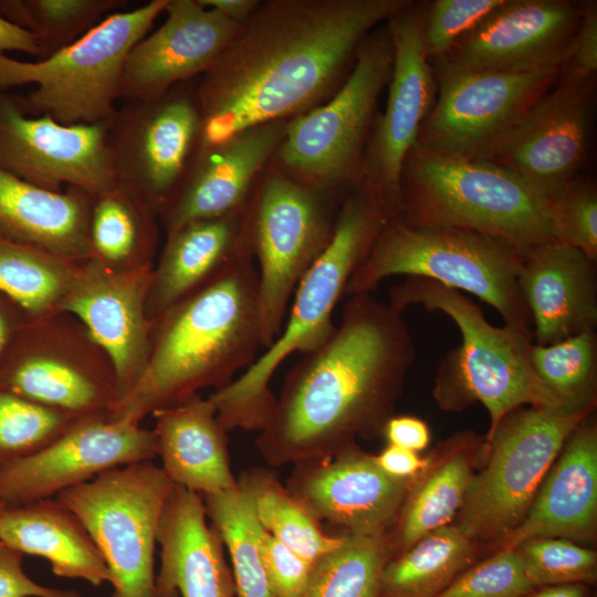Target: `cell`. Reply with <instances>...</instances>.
<instances>
[{
    "instance_id": "obj_46",
    "label": "cell",
    "mask_w": 597,
    "mask_h": 597,
    "mask_svg": "<svg viewBox=\"0 0 597 597\" xmlns=\"http://www.w3.org/2000/svg\"><path fill=\"white\" fill-rule=\"evenodd\" d=\"M261 554L273 597H298L313 563L301 557L263 530Z\"/></svg>"
},
{
    "instance_id": "obj_50",
    "label": "cell",
    "mask_w": 597,
    "mask_h": 597,
    "mask_svg": "<svg viewBox=\"0 0 597 597\" xmlns=\"http://www.w3.org/2000/svg\"><path fill=\"white\" fill-rule=\"evenodd\" d=\"M375 460L383 471L398 479H413L430 465V460L420 458L417 452L391 444L375 455Z\"/></svg>"
},
{
    "instance_id": "obj_5",
    "label": "cell",
    "mask_w": 597,
    "mask_h": 597,
    "mask_svg": "<svg viewBox=\"0 0 597 597\" xmlns=\"http://www.w3.org/2000/svg\"><path fill=\"white\" fill-rule=\"evenodd\" d=\"M388 296V304L400 313L413 304L443 313L461 334V344L443 357L436 377L434 397L441 408L459 410L481 402L490 415L488 436L523 405L565 410L532 368L534 339L528 327L494 326L465 294L428 279L406 277Z\"/></svg>"
},
{
    "instance_id": "obj_45",
    "label": "cell",
    "mask_w": 597,
    "mask_h": 597,
    "mask_svg": "<svg viewBox=\"0 0 597 597\" xmlns=\"http://www.w3.org/2000/svg\"><path fill=\"white\" fill-rule=\"evenodd\" d=\"M504 2L505 0L428 2L423 20V41L429 61L443 57L458 40Z\"/></svg>"
},
{
    "instance_id": "obj_32",
    "label": "cell",
    "mask_w": 597,
    "mask_h": 597,
    "mask_svg": "<svg viewBox=\"0 0 597 597\" xmlns=\"http://www.w3.org/2000/svg\"><path fill=\"white\" fill-rule=\"evenodd\" d=\"M157 214L139 197L116 184L93 197L91 258L114 270L154 266L159 239Z\"/></svg>"
},
{
    "instance_id": "obj_37",
    "label": "cell",
    "mask_w": 597,
    "mask_h": 597,
    "mask_svg": "<svg viewBox=\"0 0 597 597\" xmlns=\"http://www.w3.org/2000/svg\"><path fill=\"white\" fill-rule=\"evenodd\" d=\"M238 480L249 491L262 528L301 557L313 563L343 543V535L323 532L320 522L271 470L253 468Z\"/></svg>"
},
{
    "instance_id": "obj_1",
    "label": "cell",
    "mask_w": 597,
    "mask_h": 597,
    "mask_svg": "<svg viewBox=\"0 0 597 597\" xmlns=\"http://www.w3.org/2000/svg\"><path fill=\"white\" fill-rule=\"evenodd\" d=\"M411 0H266L197 82V149L327 102L364 39Z\"/></svg>"
},
{
    "instance_id": "obj_17",
    "label": "cell",
    "mask_w": 597,
    "mask_h": 597,
    "mask_svg": "<svg viewBox=\"0 0 597 597\" xmlns=\"http://www.w3.org/2000/svg\"><path fill=\"white\" fill-rule=\"evenodd\" d=\"M108 122L63 125L31 116L21 96L0 92V169L50 191L64 187L92 197L117 184L107 145Z\"/></svg>"
},
{
    "instance_id": "obj_33",
    "label": "cell",
    "mask_w": 597,
    "mask_h": 597,
    "mask_svg": "<svg viewBox=\"0 0 597 597\" xmlns=\"http://www.w3.org/2000/svg\"><path fill=\"white\" fill-rule=\"evenodd\" d=\"M471 540L457 526L434 530L387 561L380 597H436L472 564Z\"/></svg>"
},
{
    "instance_id": "obj_9",
    "label": "cell",
    "mask_w": 597,
    "mask_h": 597,
    "mask_svg": "<svg viewBox=\"0 0 597 597\" xmlns=\"http://www.w3.org/2000/svg\"><path fill=\"white\" fill-rule=\"evenodd\" d=\"M387 21L364 39L339 90L324 104L287 122L270 164L289 179L339 196L356 182L392 71Z\"/></svg>"
},
{
    "instance_id": "obj_22",
    "label": "cell",
    "mask_w": 597,
    "mask_h": 597,
    "mask_svg": "<svg viewBox=\"0 0 597 597\" xmlns=\"http://www.w3.org/2000/svg\"><path fill=\"white\" fill-rule=\"evenodd\" d=\"M153 269L114 270L93 258L78 262L59 310L77 318L109 358L118 401L138 381L149 357L153 322L146 301Z\"/></svg>"
},
{
    "instance_id": "obj_39",
    "label": "cell",
    "mask_w": 597,
    "mask_h": 597,
    "mask_svg": "<svg viewBox=\"0 0 597 597\" xmlns=\"http://www.w3.org/2000/svg\"><path fill=\"white\" fill-rule=\"evenodd\" d=\"M530 360L536 377L565 410H593L597 385L596 331L545 346L533 343Z\"/></svg>"
},
{
    "instance_id": "obj_14",
    "label": "cell",
    "mask_w": 597,
    "mask_h": 597,
    "mask_svg": "<svg viewBox=\"0 0 597 597\" xmlns=\"http://www.w3.org/2000/svg\"><path fill=\"white\" fill-rule=\"evenodd\" d=\"M431 65L437 96L415 147L469 160H484L561 71L479 72Z\"/></svg>"
},
{
    "instance_id": "obj_47",
    "label": "cell",
    "mask_w": 597,
    "mask_h": 597,
    "mask_svg": "<svg viewBox=\"0 0 597 597\" xmlns=\"http://www.w3.org/2000/svg\"><path fill=\"white\" fill-rule=\"evenodd\" d=\"M596 71L597 6L590 1L583 2L580 21L561 73L583 80H596Z\"/></svg>"
},
{
    "instance_id": "obj_12",
    "label": "cell",
    "mask_w": 597,
    "mask_h": 597,
    "mask_svg": "<svg viewBox=\"0 0 597 597\" xmlns=\"http://www.w3.org/2000/svg\"><path fill=\"white\" fill-rule=\"evenodd\" d=\"M172 486L149 460L109 469L55 496L101 552L112 574V597H156L157 532Z\"/></svg>"
},
{
    "instance_id": "obj_35",
    "label": "cell",
    "mask_w": 597,
    "mask_h": 597,
    "mask_svg": "<svg viewBox=\"0 0 597 597\" xmlns=\"http://www.w3.org/2000/svg\"><path fill=\"white\" fill-rule=\"evenodd\" d=\"M202 500L207 517L228 549L235 597H273L261 554L263 528L249 491L238 480L234 488Z\"/></svg>"
},
{
    "instance_id": "obj_55",
    "label": "cell",
    "mask_w": 597,
    "mask_h": 597,
    "mask_svg": "<svg viewBox=\"0 0 597 597\" xmlns=\"http://www.w3.org/2000/svg\"><path fill=\"white\" fill-rule=\"evenodd\" d=\"M167 597H180L179 594L177 591H174L172 594H170L169 596Z\"/></svg>"
},
{
    "instance_id": "obj_2",
    "label": "cell",
    "mask_w": 597,
    "mask_h": 597,
    "mask_svg": "<svg viewBox=\"0 0 597 597\" xmlns=\"http://www.w3.org/2000/svg\"><path fill=\"white\" fill-rule=\"evenodd\" d=\"M416 346L400 312L349 296L331 336L287 373L255 448L272 467L326 457L383 432Z\"/></svg>"
},
{
    "instance_id": "obj_36",
    "label": "cell",
    "mask_w": 597,
    "mask_h": 597,
    "mask_svg": "<svg viewBox=\"0 0 597 597\" xmlns=\"http://www.w3.org/2000/svg\"><path fill=\"white\" fill-rule=\"evenodd\" d=\"M77 263L0 232V294L30 317L59 313Z\"/></svg>"
},
{
    "instance_id": "obj_29",
    "label": "cell",
    "mask_w": 597,
    "mask_h": 597,
    "mask_svg": "<svg viewBox=\"0 0 597 597\" xmlns=\"http://www.w3.org/2000/svg\"><path fill=\"white\" fill-rule=\"evenodd\" d=\"M151 416L156 454L175 485L203 496L238 484L231 469L228 431L209 398L198 394Z\"/></svg>"
},
{
    "instance_id": "obj_49",
    "label": "cell",
    "mask_w": 597,
    "mask_h": 597,
    "mask_svg": "<svg viewBox=\"0 0 597 597\" xmlns=\"http://www.w3.org/2000/svg\"><path fill=\"white\" fill-rule=\"evenodd\" d=\"M383 433L388 444L413 452L426 449L430 441V430L427 423L412 416H391L386 421Z\"/></svg>"
},
{
    "instance_id": "obj_16",
    "label": "cell",
    "mask_w": 597,
    "mask_h": 597,
    "mask_svg": "<svg viewBox=\"0 0 597 597\" xmlns=\"http://www.w3.org/2000/svg\"><path fill=\"white\" fill-rule=\"evenodd\" d=\"M427 4L411 0L387 21L394 44L388 96L384 111L376 115L356 180L394 216L400 210L404 163L437 96V81L423 41Z\"/></svg>"
},
{
    "instance_id": "obj_23",
    "label": "cell",
    "mask_w": 597,
    "mask_h": 597,
    "mask_svg": "<svg viewBox=\"0 0 597 597\" xmlns=\"http://www.w3.org/2000/svg\"><path fill=\"white\" fill-rule=\"evenodd\" d=\"M166 20L129 51L121 98L148 100L205 74L229 45L239 24L199 0H168Z\"/></svg>"
},
{
    "instance_id": "obj_38",
    "label": "cell",
    "mask_w": 597,
    "mask_h": 597,
    "mask_svg": "<svg viewBox=\"0 0 597 597\" xmlns=\"http://www.w3.org/2000/svg\"><path fill=\"white\" fill-rule=\"evenodd\" d=\"M390 558L387 541L343 534L336 549L313 562L298 597H380V580Z\"/></svg>"
},
{
    "instance_id": "obj_3",
    "label": "cell",
    "mask_w": 597,
    "mask_h": 597,
    "mask_svg": "<svg viewBox=\"0 0 597 597\" xmlns=\"http://www.w3.org/2000/svg\"><path fill=\"white\" fill-rule=\"evenodd\" d=\"M261 346L259 275L248 256L153 321L146 367L109 419L140 425L201 389H222L253 364Z\"/></svg>"
},
{
    "instance_id": "obj_11",
    "label": "cell",
    "mask_w": 597,
    "mask_h": 597,
    "mask_svg": "<svg viewBox=\"0 0 597 597\" xmlns=\"http://www.w3.org/2000/svg\"><path fill=\"white\" fill-rule=\"evenodd\" d=\"M0 390L84 421L109 419L118 401L114 367L67 313L29 317L0 360Z\"/></svg>"
},
{
    "instance_id": "obj_7",
    "label": "cell",
    "mask_w": 597,
    "mask_h": 597,
    "mask_svg": "<svg viewBox=\"0 0 597 597\" xmlns=\"http://www.w3.org/2000/svg\"><path fill=\"white\" fill-rule=\"evenodd\" d=\"M524 255L511 244L468 230L415 227L388 218L345 295L376 291L392 275L422 277L470 293L498 311L505 325L528 327L519 287Z\"/></svg>"
},
{
    "instance_id": "obj_10",
    "label": "cell",
    "mask_w": 597,
    "mask_h": 597,
    "mask_svg": "<svg viewBox=\"0 0 597 597\" xmlns=\"http://www.w3.org/2000/svg\"><path fill=\"white\" fill-rule=\"evenodd\" d=\"M343 196L297 184L271 164L256 181L249 223L262 347L280 335L298 283L329 244Z\"/></svg>"
},
{
    "instance_id": "obj_48",
    "label": "cell",
    "mask_w": 597,
    "mask_h": 597,
    "mask_svg": "<svg viewBox=\"0 0 597 597\" xmlns=\"http://www.w3.org/2000/svg\"><path fill=\"white\" fill-rule=\"evenodd\" d=\"M22 562V553L0 542V597H81L74 589L35 583L24 573Z\"/></svg>"
},
{
    "instance_id": "obj_34",
    "label": "cell",
    "mask_w": 597,
    "mask_h": 597,
    "mask_svg": "<svg viewBox=\"0 0 597 597\" xmlns=\"http://www.w3.org/2000/svg\"><path fill=\"white\" fill-rule=\"evenodd\" d=\"M467 455L454 452L411 484L395 525L392 542H387L391 557L410 548L428 533L447 526L461 510L472 472Z\"/></svg>"
},
{
    "instance_id": "obj_21",
    "label": "cell",
    "mask_w": 597,
    "mask_h": 597,
    "mask_svg": "<svg viewBox=\"0 0 597 597\" xmlns=\"http://www.w3.org/2000/svg\"><path fill=\"white\" fill-rule=\"evenodd\" d=\"M412 479L383 471L375 455L353 444L293 464L286 490L317 520L344 534L383 537L395 525Z\"/></svg>"
},
{
    "instance_id": "obj_26",
    "label": "cell",
    "mask_w": 597,
    "mask_h": 597,
    "mask_svg": "<svg viewBox=\"0 0 597 597\" xmlns=\"http://www.w3.org/2000/svg\"><path fill=\"white\" fill-rule=\"evenodd\" d=\"M207 519L202 496L174 484L157 532L156 597H235L223 542Z\"/></svg>"
},
{
    "instance_id": "obj_13",
    "label": "cell",
    "mask_w": 597,
    "mask_h": 597,
    "mask_svg": "<svg viewBox=\"0 0 597 597\" xmlns=\"http://www.w3.org/2000/svg\"><path fill=\"white\" fill-rule=\"evenodd\" d=\"M591 411L519 407L505 415L486 437L489 460L472 476L455 525L460 532L489 540L513 531L566 440Z\"/></svg>"
},
{
    "instance_id": "obj_25",
    "label": "cell",
    "mask_w": 597,
    "mask_h": 597,
    "mask_svg": "<svg viewBox=\"0 0 597 597\" xmlns=\"http://www.w3.org/2000/svg\"><path fill=\"white\" fill-rule=\"evenodd\" d=\"M519 287L534 325V343L549 345L597 326L596 261L554 241L524 255Z\"/></svg>"
},
{
    "instance_id": "obj_31",
    "label": "cell",
    "mask_w": 597,
    "mask_h": 597,
    "mask_svg": "<svg viewBox=\"0 0 597 597\" xmlns=\"http://www.w3.org/2000/svg\"><path fill=\"white\" fill-rule=\"evenodd\" d=\"M0 542L22 554L46 559L54 575L93 586L112 583V574L78 517L56 498L6 506Z\"/></svg>"
},
{
    "instance_id": "obj_41",
    "label": "cell",
    "mask_w": 597,
    "mask_h": 597,
    "mask_svg": "<svg viewBox=\"0 0 597 597\" xmlns=\"http://www.w3.org/2000/svg\"><path fill=\"white\" fill-rule=\"evenodd\" d=\"M77 422L59 410L0 390V465L43 449Z\"/></svg>"
},
{
    "instance_id": "obj_24",
    "label": "cell",
    "mask_w": 597,
    "mask_h": 597,
    "mask_svg": "<svg viewBox=\"0 0 597 597\" xmlns=\"http://www.w3.org/2000/svg\"><path fill=\"white\" fill-rule=\"evenodd\" d=\"M287 122L253 126L218 145L197 149L181 184L159 213L165 234L188 222L245 207Z\"/></svg>"
},
{
    "instance_id": "obj_15",
    "label": "cell",
    "mask_w": 597,
    "mask_h": 597,
    "mask_svg": "<svg viewBox=\"0 0 597 597\" xmlns=\"http://www.w3.org/2000/svg\"><path fill=\"white\" fill-rule=\"evenodd\" d=\"M201 130L195 80L153 98L125 101L107 128L117 184L159 217L192 161Z\"/></svg>"
},
{
    "instance_id": "obj_42",
    "label": "cell",
    "mask_w": 597,
    "mask_h": 597,
    "mask_svg": "<svg viewBox=\"0 0 597 597\" xmlns=\"http://www.w3.org/2000/svg\"><path fill=\"white\" fill-rule=\"evenodd\" d=\"M531 584L546 587L564 584H593L597 555L573 541L561 537L528 540L516 547Z\"/></svg>"
},
{
    "instance_id": "obj_52",
    "label": "cell",
    "mask_w": 597,
    "mask_h": 597,
    "mask_svg": "<svg viewBox=\"0 0 597 597\" xmlns=\"http://www.w3.org/2000/svg\"><path fill=\"white\" fill-rule=\"evenodd\" d=\"M29 317L14 302L0 294V360L11 337Z\"/></svg>"
},
{
    "instance_id": "obj_28",
    "label": "cell",
    "mask_w": 597,
    "mask_h": 597,
    "mask_svg": "<svg viewBox=\"0 0 597 597\" xmlns=\"http://www.w3.org/2000/svg\"><path fill=\"white\" fill-rule=\"evenodd\" d=\"M252 256L249 202L227 214L188 222L166 235L146 301L153 322L234 262Z\"/></svg>"
},
{
    "instance_id": "obj_4",
    "label": "cell",
    "mask_w": 597,
    "mask_h": 597,
    "mask_svg": "<svg viewBox=\"0 0 597 597\" xmlns=\"http://www.w3.org/2000/svg\"><path fill=\"white\" fill-rule=\"evenodd\" d=\"M390 217L365 185L356 182L345 191L333 238L298 283L280 335L231 384L208 397L228 432L264 428L275 404L270 388L274 373L290 355L305 354L331 336L333 311Z\"/></svg>"
},
{
    "instance_id": "obj_44",
    "label": "cell",
    "mask_w": 597,
    "mask_h": 597,
    "mask_svg": "<svg viewBox=\"0 0 597 597\" xmlns=\"http://www.w3.org/2000/svg\"><path fill=\"white\" fill-rule=\"evenodd\" d=\"M535 589L517 549L500 548L493 556L462 572L436 597H524Z\"/></svg>"
},
{
    "instance_id": "obj_56",
    "label": "cell",
    "mask_w": 597,
    "mask_h": 597,
    "mask_svg": "<svg viewBox=\"0 0 597 597\" xmlns=\"http://www.w3.org/2000/svg\"><path fill=\"white\" fill-rule=\"evenodd\" d=\"M6 506H7L6 504L0 503V514H1L2 511L6 509Z\"/></svg>"
},
{
    "instance_id": "obj_51",
    "label": "cell",
    "mask_w": 597,
    "mask_h": 597,
    "mask_svg": "<svg viewBox=\"0 0 597 597\" xmlns=\"http://www.w3.org/2000/svg\"><path fill=\"white\" fill-rule=\"evenodd\" d=\"M18 51L41 60L42 51L38 39L29 31L0 15V54Z\"/></svg>"
},
{
    "instance_id": "obj_43",
    "label": "cell",
    "mask_w": 597,
    "mask_h": 597,
    "mask_svg": "<svg viewBox=\"0 0 597 597\" xmlns=\"http://www.w3.org/2000/svg\"><path fill=\"white\" fill-rule=\"evenodd\" d=\"M555 240L597 261V189L576 178L549 198Z\"/></svg>"
},
{
    "instance_id": "obj_27",
    "label": "cell",
    "mask_w": 597,
    "mask_h": 597,
    "mask_svg": "<svg viewBox=\"0 0 597 597\" xmlns=\"http://www.w3.org/2000/svg\"><path fill=\"white\" fill-rule=\"evenodd\" d=\"M596 514L597 428L585 418L544 476L527 513L500 547L516 548L540 537L589 540Z\"/></svg>"
},
{
    "instance_id": "obj_54",
    "label": "cell",
    "mask_w": 597,
    "mask_h": 597,
    "mask_svg": "<svg viewBox=\"0 0 597 597\" xmlns=\"http://www.w3.org/2000/svg\"><path fill=\"white\" fill-rule=\"evenodd\" d=\"M524 597H586V588L584 584L554 585L533 590Z\"/></svg>"
},
{
    "instance_id": "obj_6",
    "label": "cell",
    "mask_w": 597,
    "mask_h": 597,
    "mask_svg": "<svg viewBox=\"0 0 597 597\" xmlns=\"http://www.w3.org/2000/svg\"><path fill=\"white\" fill-rule=\"evenodd\" d=\"M399 219L415 227L468 230L502 240L523 255L554 242L549 198L485 160L413 147L400 179Z\"/></svg>"
},
{
    "instance_id": "obj_30",
    "label": "cell",
    "mask_w": 597,
    "mask_h": 597,
    "mask_svg": "<svg viewBox=\"0 0 597 597\" xmlns=\"http://www.w3.org/2000/svg\"><path fill=\"white\" fill-rule=\"evenodd\" d=\"M93 197L74 187L50 191L0 169V232L61 259H90Z\"/></svg>"
},
{
    "instance_id": "obj_40",
    "label": "cell",
    "mask_w": 597,
    "mask_h": 597,
    "mask_svg": "<svg viewBox=\"0 0 597 597\" xmlns=\"http://www.w3.org/2000/svg\"><path fill=\"white\" fill-rule=\"evenodd\" d=\"M125 0H0V15L31 32L42 59L73 43Z\"/></svg>"
},
{
    "instance_id": "obj_19",
    "label": "cell",
    "mask_w": 597,
    "mask_h": 597,
    "mask_svg": "<svg viewBox=\"0 0 597 597\" xmlns=\"http://www.w3.org/2000/svg\"><path fill=\"white\" fill-rule=\"evenodd\" d=\"M155 457L153 430L126 420L80 421L43 449L0 465V503L56 496L109 469Z\"/></svg>"
},
{
    "instance_id": "obj_18",
    "label": "cell",
    "mask_w": 597,
    "mask_h": 597,
    "mask_svg": "<svg viewBox=\"0 0 597 597\" xmlns=\"http://www.w3.org/2000/svg\"><path fill=\"white\" fill-rule=\"evenodd\" d=\"M596 80L562 74L484 159L548 198L578 178L589 150Z\"/></svg>"
},
{
    "instance_id": "obj_20",
    "label": "cell",
    "mask_w": 597,
    "mask_h": 597,
    "mask_svg": "<svg viewBox=\"0 0 597 597\" xmlns=\"http://www.w3.org/2000/svg\"><path fill=\"white\" fill-rule=\"evenodd\" d=\"M582 10L583 3L568 0H505L430 63L479 72L562 69Z\"/></svg>"
},
{
    "instance_id": "obj_8",
    "label": "cell",
    "mask_w": 597,
    "mask_h": 597,
    "mask_svg": "<svg viewBox=\"0 0 597 597\" xmlns=\"http://www.w3.org/2000/svg\"><path fill=\"white\" fill-rule=\"evenodd\" d=\"M168 0H151L113 12L67 46L45 59L25 62L0 54V92L34 84L21 96L31 116L63 125L109 122L121 98L124 64L130 49L148 34Z\"/></svg>"
},
{
    "instance_id": "obj_53",
    "label": "cell",
    "mask_w": 597,
    "mask_h": 597,
    "mask_svg": "<svg viewBox=\"0 0 597 597\" xmlns=\"http://www.w3.org/2000/svg\"><path fill=\"white\" fill-rule=\"evenodd\" d=\"M239 25L245 22L260 4V0H199Z\"/></svg>"
}]
</instances>
